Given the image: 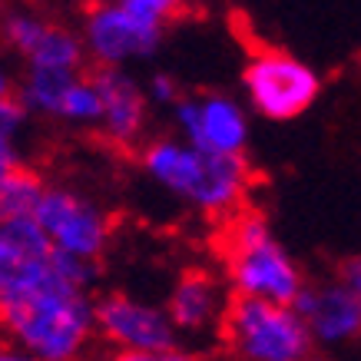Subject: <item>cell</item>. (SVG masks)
I'll return each instance as SVG.
<instances>
[{
	"label": "cell",
	"mask_w": 361,
	"mask_h": 361,
	"mask_svg": "<svg viewBox=\"0 0 361 361\" xmlns=\"http://www.w3.org/2000/svg\"><path fill=\"white\" fill-rule=\"evenodd\" d=\"M219 341L229 361H305L318 348L295 305L249 295H232Z\"/></svg>",
	"instance_id": "277c9868"
},
{
	"label": "cell",
	"mask_w": 361,
	"mask_h": 361,
	"mask_svg": "<svg viewBox=\"0 0 361 361\" xmlns=\"http://www.w3.org/2000/svg\"><path fill=\"white\" fill-rule=\"evenodd\" d=\"M63 4H70V7H80V11H87V7H97V4H103V0H63Z\"/></svg>",
	"instance_id": "603a6c76"
},
{
	"label": "cell",
	"mask_w": 361,
	"mask_h": 361,
	"mask_svg": "<svg viewBox=\"0 0 361 361\" xmlns=\"http://www.w3.org/2000/svg\"><path fill=\"white\" fill-rule=\"evenodd\" d=\"M103 361H206V358L192 348L169 345V348H153V351H110Z\"/></svg>",
	"instance_id": "ac0fdd59"
},
{
	"label": "cell",
	"mask_w": 361,
	"mask_h": 361,
	"mask_svg": "<svg viewBox=\"0 0 361 361\" xmlns=\"http://www.w3.org/2000/svg\"><path fill=\"white\" fill-rule=\"evenodd\" d=\"M0 361H40L37 355H30L27 348H20L17 341H11L7 335L0 338Z\"/></svg>",
	"instance_id": "44dd1931"
},
{
	"label": "cell",
	"mask_w": 361,
	"mask_h": 361,
	"mask_svg": "<svg viewBox=\"0 0 361 361\" xmlns=\"http://www.w3.org/2000/svg\"><path fill=\"white\" fill-rule=\"evenodd\" d=\"M219 255L232 295L295 305V298L308 285L295 255L279 242L272 222L259 209H239L232 219L222 222Z\"/></svg>",
	"instance_id": "3957f363"
},
{
	"label": "cell",
	"mask_w": 361,
	"mask_h": 361,
	"mask_svg": "<svg viewBox=\"0 0 361 361\" xmlns=\"http://www.w3.org/2000/svg\"><path fill=\"white\" fill-rule=\"evenodd\" d=\"M146 97L153 103L156 110H173L176 103L183 99V87L173 73H153L146 80Z\"/></svg>",
	"instance_id": "d6986e66"
},
{
	"label": "cell",
	"mask_w": 361,
	"mask_h": 361,
	"mask_svg": "<svg viewBox=\"0 0 361 361\" xmlns=\"http://www.w3.org/2000/svg\"><path fill=\"white\" fill-rule=\"evenodd\" d=\"M136 169L159 196L212 222L232 219L245 209L252 192V166L245 153H209L176 133H159L142 142L136 149Z\"/></svg>",
	"instance_id": "7a4b0ae2"
},
{
	"label": "cell",
	"mask_w": 361,
	"mask_h": 361,
	"mask_svg": "<svg viewBox=\"0 0 361 361\" xmlns=\"http://www.w3.org/2000/svg\"><path fill=\"white\" fill-rule=\"evenodd\" d=\"M44 189L47 179L40 173L27 169V166H17L7 176H0V226L23 219V216H33Z\"/></svg>",
	"instance_id": "9a60e30c"
},
{
	"label": "cell",
	"mask_w": 361,
	"mask_h": 361,
	"mask_svg": "<svg viewBox=\"0 0 361 361\" xmlns=\"http://www.w3.org/2000/svg\"><path fill=\"white\" fill-rule=\"evenodd\" d=\"M0 44L23 66L40 70H83L90 63L80 27H66L40 11L13 7L0 17Z\"/></svg>",
	"instance_id": "ba28073f"
},
{
	"label": "cell",
	"mask_w": 361,
	"mask_h": 361,
	"mask_svg": "<svg viewBox=\"0 0 361 361\" xmlns=\"http://www.w3.org/2000/svg\"><path fill=\"white\" fill-rule=\"evenodd\" d=\"M242 93L249 110L259 113L262 120L288 123L315 106L322 93V77L315 66L288 50L259 47L242 66Z\"/></svg>",
	"instance_id": "5b68a950"
},
{
	"label": "cell",
	"mask_w": 361,
	"mask_h": 361,
	"mask_svg": "<svg viewBox=\"0 0 361 361\" xmlns=\"http://www.w3.org/2000/svg\"><path fill=\"white\" fill-rule=\"evenodd\" d=\"M0 176H7V173H0Z\"/></svg>",
	"instance_id": "d4e9b609"
},
{
	"label": "cell",
	"mask_w": 361,
	"mask_h": 361,
	"mask_svg": "<svg viewBox=\"0 0 361 361\" xmlns=\"http://www.w3.org/2000/svg\"><path fill=\"white\" fill-rule=\"evenodd\" d=\"M97 331L110 351H153L179 345V329L169 308L113 288L97 295Z\"/></svg>",
	"instance_id": "30bf717a"
},
{
	"label": "cell",
	"mask_w": 361,
	"mask_h": 361,
	"mask_svg": "<svg viewBox=\"0 0 361 361\" xmlns=\"http://www.w3.org/2000/svg\"><path fill=\"white\" fill-rule=\"evenodd\" d=\"M56 272V249L33 216L0 226V308Z\"/></svg>",
	"instance_id": "7c38bea8"
},
{
	"label": "cell",
	"mask_w": 361,
	"mask_h": 361,
	"mask_svg": "<svg viewBox=\"0 0 361 361\" xmlns=\"http://www.w3.org/2000/svg\"><path fill=\"white\" fill-rule=\"evenodd\" d=\"M295 308L318 348L335 351L361 341V295L345 275L308 282L295 298Z\"/></svg>",
	"instance_id": "4fadbf2b"
},
{
	"label": "cell",
	"mask_w": 361,
	"mask_h": 361,
	"mask_svg": "<svg viewBox=\"0 0 361 361\" xmlns=\"http://www.w3.org/2000/svg\"><path fill=\"white\" fill-rule=\"evenodd\" d=\"M30 110L20 103L17 93L0 97V173L23 166V140L30 130Z\"/></svg>",
	"instance_id": "2e32d148"
},
{
	"label": "cell",
	"mask_w": 361,
	"mask_h": 361,
	"mask_svg": "<svg viewBox=\"0 0 361 361\" xmlns=\"http://www.w3.org/2000/svg\"><path fill=\"white\" fill-rule=\"evenodd\" d=\"M80 37L87 47V60L93 66H116L130 70L136 63H146L159 54L166 37V27L140 20L130 13L120 0H103L97 7L83 11Z\"/></svg>",
	"instance_id": "52a82bcc"
},
{
	"label": "cell",
	"mask_w": 361,
	"mask_h": 361,
	"mask_svg": "<svg viewBox=\"0 0 361 361\" xmlns=\"http://www.w3.org/2000/svg\"><path fill=\"white\" fill-rule=\"evenodd\" d=\"M232 302V288L226 282V275H216L209 269H186L179 272L173 282L169 295H166V308L169 318L176 322V329L183 338H209L219 335L226 312Z\"/></svg>",
	"instance_id": "5bb4252c"
},
{
	"label": "cell",
	"mask_w": 361,
	"mask_h": 361,
	"mask_svg": "<svg viewBox=\"0 0 361 361\" xmlns=\"http://www.w3.org/2000/svg\"><path fill=\"white\" fill-rule=\"evenodd\" d=\"M11 93H17V73L7 50H0V97H11Z\"/></svg>",
	"instance_id": "ffe728a7"
},
{
	"label": "cell",
	"mask_w": 361,
	"mask_h": 361,
	"mask_svg": "<svg viewBox=\"0 0 361 361\" xmlns=\"http://www.w3.org/2000/svg\"><path fill=\"white\" fill-rule=\"evenodd\" d=\"M341 275H345V279H348V282L355 285V292L361 295V255H358V259H351V262H345Z\"/></svg>",
	"instance_id": "7402d4cb"
},
{
	"label": "cell",
	"mask_w": 361,
	"mask_h": 361,
	"mask_svg": "<svg viewBox=\"0 0 361 361\" xmlns=\"http://www.w3.org/2000/svg\"><path fill=\"white\" fill-rule=\"evenodd\" d=\"M169 123L176 136L209 153L239 156L252 140L249 103L232 93H183V99L169 110Z\"/></svg>",
	"instance_id": "9c48e42d"
},
{
	"label": "cell",
	"mask_w": 361,
	"mask_h": 361,
	"mask_svg": "<svg viewBox=\"0 0 361 361\" xmlns=\"http://www.w3.org/2000/svg\"><path fill=\"white\" fill-rule=\"evenodd\" d=\"M305 361H335V358H329V355H322V351L315 348V351H312V355H308Z\"/></svg>",
	"instance_id": "cb8c5ba5"
},
{
	"label": "cell",
	"mask_w": 361,
	"mask_h": 361,
	"mask_svg": "<svg viewBox=\"0 0 361 361\" xmlns=\"http://www.w3.org/2000/svg\"><path fill=\"white\" fill-rule=\"evenodd\" d=\"M130 13H136L140 20L156 23V27H169L183 11H189L196 0H120Z\"/></svg>",
	"instance_id": "e0dca14e"
},
{
	"label": "cell",
	"mask_w": 361,
	"mask_h": 361,
	"mask_svg": "<svg viewBox=\"0 0 361 361\" xmlns=\"http://www.w3.org/2000/svg\"><path fill=\"white\" fill-rule=\"evenodd\" d=\"M93 77L103 93V120L97 126V136L120 153L140 149L149 140V113H153L146 83H140L130 70L116 66H93Z\"/></svg>",
	"instance_id": "8fae6325"
},
{
	"label": "cell",
	"mask_w": 361,
	"mask_h": 361,
	"mask_svg": "<svg viewBox=\"0 0 361 361\" xmlns=\"http://www.w3.org/2000/svg\"><path fill=\"white\" fill-rule=\"evenodd\" d=\"M97 269L56 252V272L0 308V331L40 361H87L97 345Z\"/></svg>",
	"instance_id": "6da1fadb"
},
{
	"label": "cell",
	"mask_w": 361,
	"mask_h": 361,
	"mask_svg": "<svg viewBox=\"0 0 361 361\" xmlns=\"http://www.w3.org/2000/svg\"><path fill=\"white\" fill-rule=\"evenodd\" d=\"M33 219L40 222V229L47 232L56 252L77 255L87 262H99L110 252L113 235H116L110 209L90 192L66 183H47Z\"/></svg>",
	"instance_id": "8992f818"
}]
</instances>
